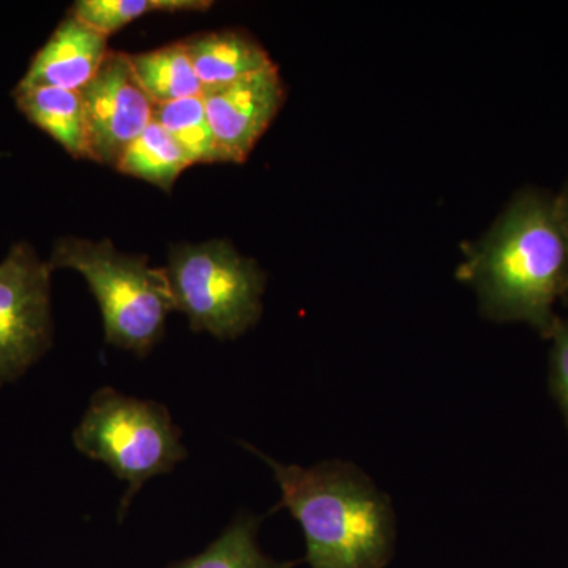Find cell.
I'll return each mask as SVG.
<instances>
[{"mask_svg":"<svg viewBox=\"0 0 568 568\" xmlns=\"http://www.w3.org/2000/svg\"><path fill=\"white\" fill-rule=\"evenodd\" d=\"M286 99L278 67L203 92L222 163H244L275 121Z\"/></svg>","mask_w":568,"mask_h":568,"instance_id":"cell-8","label":"cell"},{"mask_svg":"<svg viewBox=\"0 0 568 568\" xmlns=\"http://www.w3.org/2000/svg\"><path fill=\"white\" fill-rule=\"evenodd\" d=\"M261 518L241 514L200 555L166 568H293V562H280L265 555L257 541Z\"/></svg>","mask_w":568,"mask_h":568,"instance_id":"cell-14","label":"cell"},{"mask_svg":"<svg viewBox=\"0 0 568 568\" xmlns=\"http://www.w3.org/2000/svg\"><path fill=\"white\" fill-rule=\"evenodd\" d=\"M457 278L493 323H523L548 339L568 290V242L555 194L519 192L474 244Z\"/></svg>","mask_w":568,"mask_h":568,"instance_id":"cell-1","label":"cell"},{"mask_svg":"<svg viewBox=\"0 0 568 568\" xmlns=\"http://www.w3.org/2000/svg\"><path fill=\"white\" fill-rule=\"evenodd\" d=\"M209 0H78L70 13L110 37L151 13H183L211 9Z\"/></svg>","mask_w":568,"mask_h":568,"instance_id":"cell-16","label":"cell"},{"mask_svg":"<svg viewBox=\"0 0 568 568\" xmlns=\"http://www.w3.org/2000/svg\"><path fill=\"white\" fill-rule=\"evenodd\" d=\"M153 121L181 145L193 164L222 163L203 95L155 104Z\"/></svg>","mask_w":568,"mask_h":568,"instance_id":"cell-15","label":"cell"},{"mask_svg":"<svg viewBox=\"0 0 568 568\" xmlns=\"http://www.w3.org/2000/svg\"><path fill=\"white\" fill-rule=\"evenodd\" d=\"M183 43L204 91L224 88L275 65L261 43L242 31L204 33Z\"/></svg>","mask_w":568,"mask_h":568,"instance_id":"cell-10","label":"cell"},{"mask_svg":"<svg viewBox=\"0 0 568 568\" xmlns=\"http://www.w3.org/2000/svg\"><path fill=\"white\" fill-rule=\"evenodd\" d=\"M50 263L84 276L99 302L104 338L119 349L145 357L163 338L174 312L166 268H155L145 256L123 254L111 242L63 237L52 248Z\"/></svg>","mask_w":568,"mask_h":568,"instance_id":"cell-3","label":"cell"},{"mask_svg":"<svg viewBox=\"0 0 568 568\" xmlns=\"http://www.w3.org/2000/svg\"><path fill=\"white\" fill-rule=\"evenodd\" d=\"M271 467L280 497L304 532L310 568H386L394 559L396 515L386 493L361 467L328 459L283 465L246 446Z\"/></svg>","mask_w":568,"mask_h":568,"instance_id":"cell-2","label":"cell"},{"mask_svg":"<svg viewBox=\"0 0 568 568\" xmlns=\"http://www.w3.org/2000/svg\"><path fill=\"white\" fill-rule=\"evenodd\" d=\"M13 97L26 119L58 142L63 151L73 159H88L84 104L80 92L17 85Z\"/></svg>","mask_w":568,"mask_h":568,"instance_id":"cell-11","label":"cell"},{"mask_svg":"<svg viewBox=\"0 0 568 568\" xmlns=\"http://www.w3.org/2000/svg\"><path fill=\"white\" fill-rule=\"evenodd\" d=\"M129 59L134 77L155 104L203 95V85L197 80L183 41L141 54H129Z\"/></svg>","mask_w":568,"mask_h":568,"instance_id":"cell-12","label":"cell"},{"mask_svg":"<svg viewBox=\"0 0 568 568\" xmlns=\"http://www.w3.org/2000/svg\"><path fill=\"white\" fill-rule=\"evenodd\" d=\"M192 160L155 121L123 152L115 170L170 192Z\"/></svg>","mask_w":568,"mask_h":568,"instance_id":"cell-13","label":"cell"},{"mask_svg":"<svg viewBox=\"0 0 568 568\" xmlns=\"http://www.w3.org/2000/svg\"><path fill=\"white\" fill-rule=\"evenodd\" d=\"M88 159L114 166L153 121L155 103L134 77L125 52L110 51L82 89Z\"/></svg>","mask_w":568,"mask_h":568,"instance_id":"cell-7","label":"cell"},{"mask_svg":"<svg viewBox=\"0 0 568 568\" xmlns=\"http://www.w3.org/2000/svg\"><path fill=\"white\" fill-rule=\"evenodd\" d=\"M549 390L558 403L568 428V317L559 316L548 336Z\"/></svg>","mask_w":568,"mask_h":568,"instance_id":"cell-17","label":"cell"},{"mask_svg":"<svg viewBox=\"0 0 568 568\" xmlns=\"http://www.w3.org/2000/svg\"><path fill=\"white\" fill-rule=\"evenodd\" d=\"M73 444L82 455L103 463L129 484L119 508V521L125 518L145 481L173 473L189 457L181 428L166 406L123 395L112 387L100 388L92 395L73 432Z\"/></svg>","mask_w":568,"mask_h":568,"instance_id":"cell-4","label":"cell"},{"mask_svg":"<svg viewBox=\"0 0 568 568\" xmlns=\"http://www.w3.org/2000/svg\"><path fill=\"white\" fill-rule=\"evenodd\" d=\"M166 274L175 312L189 317L194 332L234 339L263 316L267 275L227 241L174 246Z\"/></svg>","mask_w":568,"mask_h":568,"instance_id":"cell-5","label":"cell"},{"mask_svg":"<svg viewBox=\"0 0 568 568\" xmlns=\"http://www.w3.org/2000/svg\"><path fill=\"white\" fill-rule=\"evenodd\" d=\"M556 203H558L560 222H562L564 231H566V237L568 242V179L567 182L564 183L562 190L556 194ZM562 304L568 306V290L566 297H564Z\"/></svg>","mask_w":568,"mask_h":568,"instance_id":"cell-18","label":"cell"},{"mask_svg":"<svg viewBox=\"0 0 568 568\" xmlns=\"http://www.w3.org/2000/svg\"><path fill=\"white\" fill-rule=\"evenodd\" d=\"M108 52V37L70 13L33 55L18 85L81 92L100 70Z\"/></svg>","mask_w":568,"mask_h":568,"instance_id":"cell-9","label":"cell"},{"mask_svg":"<svg viewBox=\"0 0 568 568\" xmlns=\"http://www.w3.org/2000/svg\"><path fill=\"white\" fill-rule=\"evenodd\" d=\"M50 263L31 245H13L0 263V388L48 353L54 324Z\"/></svg>","mask_w":568,"mask_h":568,"instance_id":"cell-6","label":"cell"}]
</instances>
